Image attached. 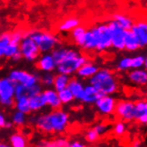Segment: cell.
Wrapping results in <instances>:
<instances>
[{"label":"cell","mask_w":147,"mask_h":147,"mask_svg":"<svg viewBox=\"0 0 147 147\" xmlns=\"http://www.w3.org/2000/svg\"><path fill=\"white\" fill-rule=\"evenodd\" d=\"M90 30L96 41V51L102 52L111 47V32L107 23L94 26Z\"/></svg>","instance_id":"5b68a950"},{"label":"cell","mask_w":147,"mask_h":147,"mask_svg":"<svg viewBox=\"0 0 147 147\" xmlns=\"http://www.w3.org/2000/svg\"><path fill=\"white\" fill-rule=\"evenodd\" d=\"M26 33L36 43L40 54L50 53L55 47H57L59 43L58 38L51 32L33 30L26 31Z\"/></svg>","instance_id":"3957f363"},{"label":"cell","mask_w":147,"mask_h":147,"mask_svg":"<svg viewBox=\"0 0 147 147\" xmlns=\"http://www.w3.org/2000/svg\"><path fill=\"white\" fill-rule=\"evenodd\" d=\"M58 96H59V99H60V102H61L62 105H69V103H71L73 102L74 100V96L73 94H71V92L69 90L68 88L59 91L58 92Z\"/></svg>","instance_id":"4dcf8cb0"},{"label":"cell","mask_w":147,"mask_h":147,"mask_svg":"<svg viewBox=\"0 0 147 147\" xmlns=\"http://www.w3.org/2000/svg\"><path fill=\"white\" fill-rule=\"evenodd\" d=\"M19 49L22 57L30 62L35 61L40 55L39 49L36 43L26 32H23V38L19 44Z\"/></svg>","instance_id":"8992f818"},{"label":"cell","mask_w":147,"mask_h":147,"mask_svg":"<svg viewBox=\"0 0 147 147\" xmlns=\"http://www.w3.org/2000/svg\"><path fill=\"white\" fill-rule=\"evenodd\" d=\"M102 96L100 93L90 84L84 86L83 92L79 99L81 102L86 103V105H94L96 101Z\"/></svg>","instance_id":"2e32d148"},{"label":"cell","mask_w":147,"mask_h":147,"mask_svg":"<svg viewBox=\"0 0 147 147\" xmlns=\"http://www.w3.org/2000/svg\"><path fill=\"white\" fill-rule=\"evenodd\" d=\"M107 24L111 32V47L117 50H123L126 30L120 28L113 20L110 21Z\"/></svg>","instance_id":"8fae6325"},{"label":"cell","mask_w":147,"mask_h":147,"mask_svg":"<svg viewBox=\"0 0 147 147\" xmlns=\"http://www.w3.org/2000/svg\"><path fill=\"white\" fill-rule=\"evenodd\" d=\"M38 81L41 85L48 86V88L53 86L55 75L52 72H44L41 76H38Z\"/></svg>","instance_id":"d6a6232c"},{"label":"cell","mask_w":147,"mask_h":147,"mask_svg":"<svg viewBox=\"0 0 147 147\" xmlns=\"http://www.w3.org/2000/svg\"><path fill=\"white\" fill-rule=\"evenodd\" d=\"M67 88L73 94L74 99H76V100L80 99L81 94L83 92V89H84V86L80 80H79L78 79H71L70 81H69Z\"/></svg>","instance_id":"d4e9b609"},{"label":"cell","mask_w":147,"mask_h":147,"mask_svg":"<svg viewBox=\"0 0 147 147\" xmlns=\"http://www.w3.org/2000/svg\"><path fill=\"white\" fill-rule=\"evenodd\" d=\"M86 29L84 27V26H82V25L77 26L76 28H74L72 30H71V37L74 39V41L78 40L80 37H82L84 35V33L86 32Z\"/></svg>","instance_id":"ab89813d"},{"label":"cell","mask_w":147,"mask_h":147,"mask_svg":"<svg viewBox=\"0 0 147 147\" xmlns=\"http://www.w3.org/2000/svg\"><path fill=\"white\" fill-rule=\"evenodd\" d=\"M89 84L102 96H112L119 89V83L114 73L108 69H99L96 73L89 79Z\"/></svg>","instance_id":"7a4b0ae2"},{"label":"cell","mask_w":147,"mask_h":147,"mask_svg":"<svg viewBox=\"0 0 147 147\" xmlns=\"http://www.w3.org/2000/svg\"><path fill=\"white\" fill-rule=\"evenodd\" d=\"M93 128L94 129V130H96V132L98 134V136L100 137L102 136H105V135H106L109 132V130H110V127L106 123H98L96 126H94Z\"/></svg>","instance_id":"f35d334b"},{"label":"cell","mask_w":147,"mask_h":147,"mask_svg":"<svg viewBox=\"0 0 147 147\" xmlns=\"http://www.w3.org/2000/svg\"><path fill=\"white\" fill-rule=\"evenodd\" d=\"M0 147H12L10 145L9 143H6V142H0Z\"/></svg>","instance_id":"bcb514c9"},{"label":"cell","mask_w":147,"mask_h":147,"mask_svg":"<svg viewBox=\"0 0 147 147\" xmlns=\"http://www.w3.org/2000/svg\"><path fill=\"white\" fill-rule=\"evenodd\" d=\"M9 144L12 147H28V138L22 132H14L9 137Z\"/></svg>","instance_id":"603a6c76"},{"label":"cell","mask_w":147,"mask_h":147,"mask_svg":"<svg viewBox=\"0 0 147 147\" xmlns=\"http://www.w3.org/2000/svg\"><path fill=\"white\" fill-rule=\"evenodd\" d=\"M147 63L146 57L144 55H136L131 58V69H141Z\"/></svg>","instance_id":"8d00e7d4"},{"label":"cell","mask_w":147,"mask_h":147,"mask_svg":"<svg viewBox=\"0 0 147 147\" xmlns=\"http://www.w3.org/2000/svg\"><path fill=\"white\" fill-rule=\"evenodd\" d=\"M139 42L140 47H144L147 44V23L144 21L134 22L130 30Z\"/></svg>","instance_id":"4fadbf2b"},{"label":"cell","mask_w":147,"mask_h":147,"mask_svg":"<svg viewBox=\"0 0 147 147\" xmlns=\"http://www.w3.org/2000/svg\"><path fill=\"white\" fill-rule=\"evenodd\" d=\"M35 147H47V144H46V143L44 141V142H40L39 144H36Z\"/></svg>","instance_id":"7dc6e473"},{"label":"cell","mask_w":147,"mask_h":147,"mask_svg":"<svg viewBox=\"0 0 147 147\" xmlns=\"http://www.w3.org/2000/svg\"><path fill=\"white\" fill-rule=\"evenodd\" d=\"M98 70L99 68L96 64H94L92 62L86 61L79 68V70L77 71V74L82 79H90L92 76L96 73Z\"/></svg>","instance_id":"ffe728a7"},{"label":"cell","mask_w":147,"mask_h":147,"mask_svg":"<svg viewBox=\"0 0 147 147\" xmlns=\"http://www.w3.org/2000/svg\"><path fill=\"white\" fill-rule=\"evenodd\" d=\"M7 121L8 120H7L5 115L1 111H0V128H5V126Z\"/></svg>","instance_id":"7bdbcfd3"},{"label":"cell","mask_w":147,"mask_h":147,"mask_svg":"<svg viewBox=\"0 0 147 147\" xmlns=\"http://www.w3.org/2000/svg\"><path fill=\"white\" fill-rule=\"evenodd\" d=\"M13 127V125L12 121H7L6 124H5V129H10V128H12Z\"/></svg>","instance_id":"f6af8a7d"},{"label":"cell","mask_w":147,"mask_h":147,"mask_svg":"<svg viewBox=\"0 0 147 147\" xmlns=\"http://www.w3.org/2000/svg\"><path fill=\"white\" fill-rule=\"evenodd\" d=\"M28 119H27V114L23 113L22 111H16L12 115V123L13 126L22 127L26 125Z\"/></svg>","instance_id":"f546056e"},{"label":"cell","mask_w":147,"mask_h":147,"mask_svg":"<svg viewBox=\"0 0 147 147\" xmlns=\"http://www.w3.org/2000/svg\"><path fill=\"white\" fill-rule=\"evenodd\" d=\"M43 97L45 99L47 106L50 107L52 110L60 109L62 106V103L60 102L58 92L55 91L54 88H47L44 91H42Z\"/></svg>","instance_id":"9a60e30c"},{"label":"cell","mask_w":147,"mask_h":147,"mask_svg":"<svg viewBox=\"0 0 147 147\" xmlns=\"http://www.w3.org/2000/svg\"><path fill=\"white\" fill-rule=\"evenodd\" d=\"M112 20L124 30H130L134 23L133 20L130 17L122 13H115L113 17H112Z\"/></svg>","instance_id":"cb8c5ba5"},{"label":"cell","mask_w":147,"mask_h":147,"mask_svg":"<svg viewBox=\"0 0 147 147\" xmlns=\"http://www.w3.org/2000/svg\"><path fill=\"white\" fill-rule=\"evenodd\" d=\"M114 113L120 120H123L125 122L135 121V102L129 100H121L117 102Z\"/></svg>","instance_id":"ba28073f"},{"label":"cell","mask_w":147,"mask_h":147,"mask_svg":"<svg viewBox=\"0 0 147 147\" xmlns=\"http://www.w3.org/2000/svg\"><path fill=\"white\" fill-rule=\"evenodd\" d=\"M42 90V85L40 83H38L32 86H25L20 84H15L14 88V100L17 98H20L22 96L31 97L35 96L37 94L41 93Z\"/></svg>","instance_id":"7c38bea8"},{"label":"cell","mask_w":147,"mask_h":147,"mask_svg":"<svg viewBox=\"0 0 147 147\" xmlns=\"http://www.w3.org/2000/svg\"><path fill=\"white\" fill-rule=\"evenodd\" d=\"M8 78L14 84H20L25 86H32L39 83L38 76L22 70L12 71L8 75Z\"/></svg>","instance_id":"9c48e42d"},{"label":"cell","mask_w":147,"mask_h":147,"mask_svg":"<svg viewBox=\"0 0 147 147\" xmlns=\"http://www.w3.org/2000/svg\"><path fill=\"white\" fill-rule=\"evenodd\" d=\"M131 147H142V142L139 140H136L133 142Z\"/></svg>","instance_id":"ee69618b"},{"label":"cell","mask_w":147,"mask_h":147,"mask_svg":"<svg viewBox=\"0 0 147 147\" xmlns=\"http://www.w3.org/2000/svg\"><path fill=\"white\" fill-rule=\"evenodd\" d=\"M29 102H30V108L31 112H38L47 106L45 99L43 97L42 92L30 97Z\"/></svg>","instance_id":"44dd1931"},{"label":"cell","mask_w":147,"mask_h":147,"mask_svg":"<svg viewBox=\"0 0 147 147\" xmlns=\"http://www.w3.org/2000/svg\"><path fill=\"white\" fill-rule=\"evenodd\" d=\"M80 25V21L75 18V17H70V18L66 19L63 21L61 24L59 25V30L62 32H66V31H71L74 28H76L77 26Z\"/></svg>","instance_id":"f1b7e54d"},{"label":"cell","mask_w":147,"mask_h":147,"mask_svg":"<svg viewBox=\"0 0 147 147\" xmlns=\"http://www.w3.org/2000/svg\"><path fill=\"white\" fill-rule=\"evenodd\" d=\"M128 80L133 84L138 86H145L147 83V71L145 69H133L127 75Z\"/></svg>","instance_id":"d6986e66"},{"label":"cell","mask_w":147,"mask_h":147,"mask_svg":"<svg viewBox=\"0 0 147 147\" xmlns=\"http://www.w3.org/2000/svg\"><path fill=\"white\" fill-rule=\"evenodd\" d=\"M77 45H79L85 50H96V41L94 38L93 33L90 30H86L84 35L80 37L78 40L75 41Z\"/></svg>","instance_id":"ac0fdd59"},{"label":"cell","mask_w":147,"mask_h":147,"mask_svg":"<svg viewBox=\"0 0 147 147\" xmlns=\"http://www.w3.org/2000/svg\"><path fill=\"white\" fill-rule=\"evenodd\" d=\"M127 129V127L126 122L123 121V120L119 119V120H118V121L115 122V124L113 126V128H112V132H113L115 136L122 137L126 134Z\"/></svg>","instance_id":"1f68e13d"},{"label":"cell","mask_w":147,"mask_h":147,"mask_svg":"<svg viewBox=\"0 0 147 147\" xmlns=\"http://www.w3.org/2000/svg\"><path fill=\"white\" fill-rule=\"evenodd\" d=\"M70 80H71V78L69 75H65L63 73H58L57 75L55 76V79H54V83H53L54 89L55 91L59 92V91L66 88L68 86V84H69Z\"/></svg>","instance_id":"4316f807"},{"label":"cell","mask_w":147,"mask_h":147,"mask_svg":"<svg viewBox=\"0 0 147 147\" xmlns=\"http://www.w3.org/2000/svg\"><path fill=\"white\" fill-rule=\"evenodd\" d=\"M86 61H88V59L82 55L79 51L74 50L63 62L56 65V70L58 73L71 76V74L77 72L79 68Z\"/></svg>","instance_id":"277c9868"},{"label":"cell","mask_w":147,"mask_h":147,"mask_svg":"<svg viewBox=\"0 0 147 147\" xmlns=\"http://www.w3.org/2000/svg\"><path fill=\"white\" fill-rule=\"evenodd\" d=\"M47 147H68L69 141L66 139L65 137H57L54 140L50 141H45Z\"/></svg>","instance_id":"e575fe53"},{"label":"cell","mask_w":147,"mask_h":147,"mask_svg":"<svg viewBox=\"0 0 147 147\" xmlns=\"http://www.w3.org/2000/svg\"><path fill=\"white\" fill-rule=\"evenodd\" d=\"M140 48L139 42L131 30H126L124 38V49L128 51H136Z\"/></svg>","instance_id":"7402d4cb"},{"label":"cell","mask_w":147,"mask_h":147,"mask_svg":"<svg viewBox=\"0 0 147 147\" xmlns=\"http://www.w3.org/2000/svg\"><path fill=\"white\" fill-rule=\"evenodd\" d=\"M84 138H85V140H86V143L94 144V143H96L99 140L100 136L96 132V130H94L93 127H91V128H88V129H86V130L85 135H84Z\"/></svg>","instance_id":"d590c367"},{"label":"cell","mask_w":147,"mask_h":147,"mask_svg":"<svg viewBox=\"0 0 147 147\" xmlns=\"http://www.w3.org/2000/svg\"><path fill=\"white\" fill-rule=\"evenodd\" d=\"M117 68L119 71H127L131 69V58L130 57H124L119 60L118 63Z\"/></svg>","instance_id":"74e56055"},{"label":"cell","mask_w":147,"mask_h":147,"mask_svg":"<svg viewBox=\"0 0 147 147\" xmlns=\"http://www.w3.org/2000/svg\"><path fill=\"white\" fill-rule=\"evenodd\" d=\"M11 36V41L13 43H16V44H20L21 40L23 38V32L21 30H16L13 33H10Z\"/></svg>","instance_id":"60d3db41"},{"label":"cell","mask_w":147,"mask_h":147,"mask_svg":"<svg viewBox=\"0 0 147 147\" xmlns=\"http://www.w3.org/2000/svg\"><path fill=\"white\" fill-rule=\"evenodd\" d=\"M74 50L73 49H68V48H64V47H55L53 50H52L50 53L52 55V56L54 57L55 61L56 63V65L58 63H60L61 62H63V60L70 55Z\"/></svg>","instance_id":"484cf974"},{"label":"cell","mask_w":147,"mask_h":147,"mask_svg":"<svg viewBox=\"0 0 147 147\" xmlns=\"http://www.w3.org/2000/svg\"><path fill=\"white\" fill-rule=\"evenodd\" d=\"M117 101L110 94L101 96L94 103L97 111L102 116H110L114 113Z\"/></svg>","instance_id":"30bf717a"},{"label":"cell","mask_w":147,"mask_h":147,"mask_svg":"<svg viewBox=\"0 0 147 147\" xmlns=\"http://www.w3.org/2000/svg\"><path fill=\"white\" fill-rule=\"evenodd\" d=\"M30 122L38 130L44 134L61 135L67 130L70 124V116L65 111L56 109L37 116H32Z\"/></svg>","instance_id":"6da1fadb"},{"label":"cell","mask_w":147,"mask_h":147,"mask_svg":"<svg viewBox=\"0 0 147 147\" xmlns=\"http://www.w3.org/2000/svg\"><path fill=\"white\" fill-rule=\"evenodd\" d=\"M136 121L140 125L145 126L147 124V102L144 99L135 102Z\"/></svg>","instance_id":"e0dca14e"},{"label":"cell","mask_w":147,"mask_h":147,"mask_svg":"<svg viewBox=\"0 0 147 147\" xmlns=\"http://www.w3.org/2000/svg\"><path fill=\"white\" fill-rule=\"evenodd\" d=\"M15 84L9 79H0V105L5 107H11L14 105Z\"/></svg>","instance_id":"52a82bcc"},{"label":"cell","mask_w":147,"mask_h":147,"mask_svg":"<svg viewBox=\"0 0 147 147\" xmlns=\"http://www.w3.org/2000/svg\"><path fill=\"white\" fill-rule=\"evenodd\" d=\"M14 106H15L16 111H22L27 115L31 112L30 108L29 97H27V96H22V97L15 99L14 100Z\"/></svg>","instance_id":"83f0119b"},{"label":"cell","mask_w":147,"mask_h":147,"mask_svg":"<svg viewBox=\"0 0 147 147\" xmlns=\"http://www.w3.org/2000/svg\"><path fill=\"white\" fill-rule=\"evenodd\" d=\"M37 67L43 72H52L56 69V63L51 53H45L38 58Z\"/></svg>","instance_id":"5bb4252c"},{"label":"cell","mask_w":147,"mask_h":147,"mask_svg":"<svg viewBox=\"0 0 147 147\" xmlns=\"http://www.w3.org/2000/svg\"><path fill=\"white\" fill-rule=\"evenodd\" d=\"M11 41L10 33H3L0 35V58L4 57L5 51Z\"/></svg>","instance_id":"836d02e7"},{"label":"cell","mask_w":147,"mask_h":147,"mask_svg":"<svg viewBox=\"0 0 147 147\" xmlns=\"http://www.w3.org/2000/svg\"><path fill=\"white\" fill-rule=\"evenodd\" d=\"M68 147H89L85 143L81 142L80 140H73L71 142H69Z\"/></svg>","instance_id":"b9f144b4"}]
</instances>
